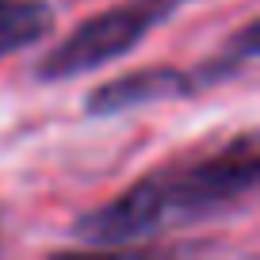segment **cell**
Returning <instances> with one entry per match:
<instances>
[{
    "instance_id": "7a4b0ae2",
    "label": "cell",
    "mask_w": 260,
    "mask_h": 260,
    "mask_svg": "<svg viewBox=\"0 0 260 260\" xmlns=\"http://www.w3.org/2000/svg\"><path fill=\"white\" fill-rule=\"evenodd\" d=\"M191 0H126L107 12H96L92 19L77 23L54 50L39 61L42 81H69L84 77L107 61H119L138 46L157 23L172 19V12Z\"/></svg>"
},
{
    "instance_id": "6da1fadb",
    "label": "cell",
    "mask_w": 260,
    "mask_h": 260,
    "mask_svg": "<svg viewBox=\"0 0 260 260\" xmlns=\"http://www.w3.org/2000/svg\"><path fill=\"white\" fill-rule=\"evenodd\" d=\"M260 180L256 134L245 130L211 153L172 161L130 184L122 195L107 199L96 211H84L73 222V237L84 245L115 249L157 237L169 226L207 222L249 203Z\"/></svg>"
},
{
    "instance_id": "3957f363",
    "label": "cell",
    "mask_w": 260,
    "mask_h": 260,
    "mask_svg": "<svg viewBox=\"0 0 260 260\" xmlns=\"http://www.w3.org/2000/svg\"><path fill=\"white\" fill-rule=\"evenodd\" d=\"M195 92L199 88H195L191 69L146 65V69H134V73L96 84L84 100V107H88V115H119V111H134V107L161 104V100H184V96H195Z\"/></svg>"
},
{
    "instance_id": "277c9868",
    "label": "cell",
    "mask_w": 260,
    "mask_h": 260,
    "mask_svg": "<svg viewBox=\"0 0 260 260\" xmlns=\"http://www.w3.org/2000/svg\"><path fill=\"white\" fill-rule=\"evenodd\" d=\"M54 27V8L46 0H0V57L19 54L46 39Z\"/></svg>"
}]
</instances>
